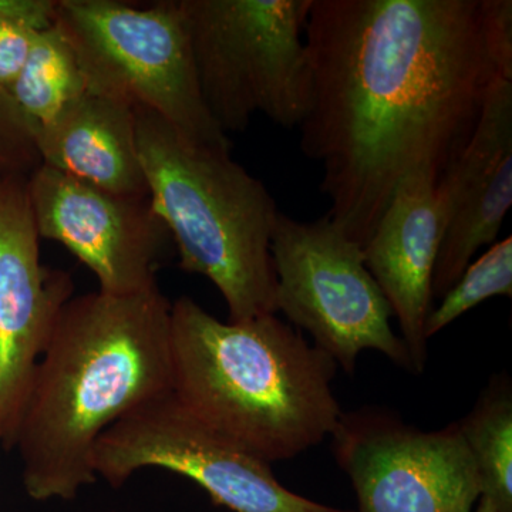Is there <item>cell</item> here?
<instances>
[{
	"label": "cell",
	"instance_id": "cell-1",
	"mask_svg": "<svg viewBox=\"0 0 512 512\" xmlns=\"http://www.w3.org/2000/svg\"><path fill=\"white\" fill-rule=\"evenodd\" d=\"M301 150L328 215L365 247L397 185L441 175L512 80L511 0H312Z\"/></svg>",
	"mask_w": 512,
	"mask_h": 512
},
{
	"label": "cell",
	"instance_id": "cell-2",
	"mask_svg": "<svg viewBox=\"0 0 512 512\" xmlns=\"http://www.w3.org/2000/svg\"><path fill=\"white\" fill-rule=\"evenodd\" d=\"M170 315L158 285L131 295L90 292L63 306L10 441L32 500H74L97 480L100 437L170 392Z\"/></svg>",
	"mask_w": 512,
	"mask_h": 512
},
{
	"label": "cell",
	"instance_id": "cell-3",
	"mask_svg": "<svg viewBox=\"0 0 512 512\" xmlns=\"http://www.w3.org/2000/svg\"><path fill=\"white\" fill-rule=\"evenodd\" d=\"M170 363L185 412L269 464L318 446L342 416L338 363L276 313L221 322L181 296L171 302Z\"/></svg>",
	"mask_w": 512,
	"mask_h": 512
},
{
	"label": "cell",
	"instance_id": "cell-4",
	"mask_svg": "<svg viewBox=\"0 0 512 512\" xmlns=\"http://www.w3.org/2000/svg\"><path fill=\"white\" fill-rule=\"evenodd\" d=\"M148 198L185 272L210 279L229 322L276 313L272 229L279 210L264 183L231 151L191 140L157 114L136 110Z\"/></svg>",
	"mask_w": 512,
	"mask_h": 512
},
{
	"label": "cell",
	"instance_id": "cell-5",
	"mask_svg": "<svg viewBox=\"0 0 512 512\" xmlns=\"http://www.w3.org/2000/svg\"><path fill=\"white\" fill-rule=\"evenodd\" d=\"M56 26L72 46L87 92L151 111L191 140L231 151L202 99L180 0L148 6L59 0Z\"/></svg>",
	"mask_w": 512,
	"mask_h": 512
},
{
	"label": "cell",
	"instance_id": "cell-6",
	"mask_svg": "<svg viewBox=\"0 0 512 512\" xmlns=\"http://www.w3.org/2000/svg\"><path fill=\"white\" fill-rule=\"evenodd\" d=\"M205 106L225 134L255 114L298 128L311 101L312 0H180Z\"/></svg>",
	"mask_w": 512,
	"mask_h": 512
},
{
	"label": "cell",
	"instance_id": "cell-7",
	"mask_svg": "<svg viewBox=\"0 0 512 512\" xmlns=\"http://www.w3.org/2000/svg\"><path fill=\"white\" fill-rule=\"evenodd\" d=\"M276 313L315 339L352 375L363 350H377L413 372L392 308L365 264L363 247L328 214L299 221L279 211L272 229Z\"/></svg>",
	"mask_w": 512,
	"mask_h": 512
},
{
	"label": "cell",
	"instance_id": "cell-8",
	"mask_svg": "<svg viewBox=\"0 0 512 512\" xmlns=\"http://www.w3.org/2000/svg\"><path fill=\"white\" fill-rule=\"evenodd\" d=\"M92 464L96 477L113 488L146 468L171 471L234 512H353L292 493L276 480L271 464L195 420L171 392L111 426L97 441Z\"/></svg>",
	"mask_w": 512,
	"mask_h": 512
},
{
	"label": "cell",
	"instance_id": "cell-9",
	"mask_svg": "<svg viewBox=\"0 0 512 512\" xmlns=\"http://www.w3.org/2000/svg\"><path fill=\"white\" fill-rule=\"evenodd\" d=\"M332 437L357 512H473L476 464L458 424L421 431L380 407L342 413Z\"/></svg>",
	"mask_w": 512,
	"mask_h": 512
},
{
	"label": "cell",
	"instance_id": "cell-10",
	"mask_svg": "<svg viewBox=\"0 0 512 512\" xmlns=\"http://www.w3.org/2000/svg\"><path fill=\"white\" fill-rule=\"evenodd\" d=\"M39 237L59 242L96 275L99 291L131 295L157 285L167 228L150 198H126L40 164L28 177Z\"/></svg>",
	"mask_w": 512,
	"mask_h": 512
},
{
	"label": "cell",
	"instance_id": "cell-11",
	"mask_svg": "<svg viewBox=\"0 0 512 512\" xmlns=\"http://www.w3.org/2000/svg\"><path fill=\"white\" fill-rule=\"evenodd\" d=\"M28 178L0 180V436L10 447L37 362L73 281L40 261Z\"/></svg>",
	"mask_w": 512,
	"mask_h": 512
},
{
	"label": "cell",
	"instance_id": "cell-12",
	"mask_svg": "<svg viewBox=\"0 0 512 512\" xmlns=\"http://www.w3.org/2000/svg\"><path fill=\"white\" fill-rule=\"evenodd\" d=\"M443 237L431 293L443 298L478 249L493 245L512 205V80L500 77L463 153L441 175Z\"/></svg>",
	"mask_w": 512,
	"mask_h": 512
},
{
	"label": "cell",
	"instance_id": "cell-13",
	"mask_svg": "<svg viewBox=\"0 0 512 512\" xmlns=\"http://www.w3.org/2000/svg\"><path fill=\"white\" fill-rule=\"evenodd\" d=\"M433 175L404 177L363 247L365 264L399 320L413 372L427 363L424 325L431 312V282L443 237Z\"/></svg>",
	"mask_w": 512,
	"mask_h": 512
},
{
	"label": "cell",
	"instance_id": "cell-14",
	"mask_svg": "<svg viewBox=\"0 0 512 512\" xmlns=\"http://www.w3.org/2000/svg\"><path fill=\"white\" fill-rule=\"evenodd\" d=\"M40 164L110 194L148 198L137 146L136 110L93 93L35 128Z\"/></svg>",
	"mask_w": 512,
	"mask_h": 512
},
{
	"label": "cell",
	"instance_id": "cell-15",
	"mask_svg": "<svg viewBox=\"0 0 512 512\" xmlns=\"http://www.w3.org/2000/svg\"><path fill=\"white\" fill-rule=\"evenodd\" d=\"M476 464L481 497L497 512H512V384L497 375L476 406L457 421Z\"/></svg>",
	"mask_w": 512,
	"mask_h": 512
},
{
	"label": "cell",
	"instance_id": "cell-16",
	"mask_svg": "<svg viewBox=\"0 0 512 512\" xmlns=\"http://www.w3.org/2000/svg\"><path fill=\"white\" fill-rule=\"evenodd\" d=\"M6 90L33 130L55 120L87 93L72 46L56 25L36 37L26 63Z\"/></svg>",
	"mask_w": 512,
	"mask_h": 512
},
{
	"label": "cell",
	"instance_id": "cell-17",
	"mask_svg": "<svg viewBox=\"0 0 512 512\" xmlns=\"http://www.w3.org/2000/svg\"><path fill=\"white\" fill-rule=\"evenodd\" d=\"M493 296H512V237L495 242L443 296L439 308L430 312L424 325L429 340L470 309Z\"/></svg>",
	"mask_w": 512,
	"mask_h": 512
},
{
	"label": "cell",
	"instance_id": "cell-18",
	"mask_svg": "<svg viewBox=\"0 0 512 512\" xmlns=\"http://www.w3.org/2000/svg\"><path fill=\"white\" fill-rule=\"evenodd\" d=\"M59 0H0V87L16 79L36 37L56 25Z\"/></svg>",
	"mask_w": 512,
	"mask_h": 512
},
{
	"label": "cell",
	"instance_id": "cell-19",
	"mask_svg": "<svg viewBox=\"0 0 512 512\" xmlns=\"http://www.w3.org/2000/svg\"><path fill=\"white\" fill-rule=\"evenodd\" d=\"M39 165L32 124L18 109L8 90L0 87V180L28 178Z\"/></svg>",
	"mask_w": 512,
	"mask_h": 512
},
{
	"label": "cell",
	"instance_id": "cell-20",
	"mask_svg": "<svg viewBox=\"0 0 512 512\" xmlns=\"http://www.w3.org/2000/svg\"><path fill=\"white\" fill-rule=\"evenodd\" d=\"M474 512H497V510H495L494 505L487 498L480 497V503H478Z\"/></svg>",
	"mask_w": 512,
	"mask_h": 512
},
{
	"label": "cell",
	"instance_id": "cell-21",
	"mask_svg": "<svg viewBox=\"0 0 512 512\" xmlns=\"http://www.w3.org/2000/svg\"><path fill=\"white\" fill-rule=\"evenodd\" d=\"M0 444H2V436H0Z\"/></svg>",
	"mask_w": 512,
	"mask_h": 512
}]
</instances>
